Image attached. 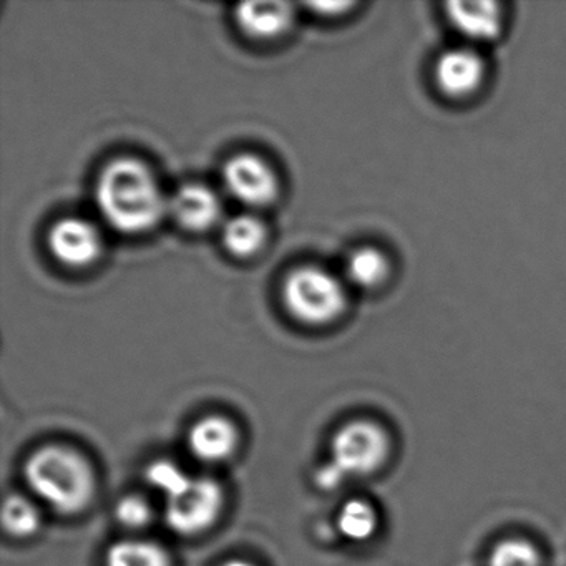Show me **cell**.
<instances>
[{
    "label": "cell",
    "mask_w": 566,
    "mask_h": 566,
    "mask_svg": "<svg viewBox=\"0 0 566 566\" xmlns=\"http://www.w3.org/2000/svg\"><path fill=\"white\" fill-rule=\"evenodd\" d=\"M95 198L102 217L120 233H145L168 213V198L157 178L134 158H118L104 168Z\"/></svg>",
    "instance_id": "obj_1"
},
{
    "label": "cell",
    "mask_w": 566,
    "mask_h": 566,
    "mask_svg": "<svg viewBox=\"0 0 566 566\" xmlns=\"http://www.w3.org/2000/svg\"><path fill=\"white\" fill-rule=\"evenodd\" d=\"M24 473L32 492L64 515L82 512L94 496L91 463L67 447H42L29 457Z\"/></svg>",
    "instance_id": "obj_2"
},
{
    "label": "cell",
    "mask_w": 566,
    "mask_h": 566,
    "mask_svg": "<svg viewBox=\"0 0 566 566\" xmlns=\"http://www.w3.org/2000/svg\"><path fill=\"white\" fill-rule=\"evenodd\" d=\"M283 301L291 316L301 323L323 326L346 311L347 291L343 281L329 271L306 266L286 277Z\"/></svg>",
    "instance_id": "obj_3"
},
{
    "label": "cell",
    "mask_w": 566,
    "mask_h": 566,
    "mask_svg": "<svg viewBox=\"0 0 566 566\" xmlns=\"http://www.w3.org/2000/svg\"><path fill=\"white\" fill-rule=\"evenodd\" d=\"M386 430L369 420H354L337 430L333 440V463L323 475L333 485L339 476H364L377 472L389 457Z\"/></svg>",
    "instance_id": "obj_4"
},
{
    "label": "cell",
    "mask_w": 566,
    "mask_h": 566,
    "mask_svg": "<svg viewBox=\"0 0 566 566\" xmlns=\"http://www.w3.org/2000/svg\"><path fill=\"white\" fill-rule=\"evenodd\" d=\"M223 509V492L214 480L190 476L180 489L165 496V520L180 535H198L217 522Z\"/></svg>",
    "instance_id": "obj_5"
},
{
    "label": "cell",
    "mask_w": 566,
    "mask_h": 566,
    "mask_svg": "<svg viewBox=\"0 0 566 566\" xmlns=\"http://www.w3.org/2000/svg\"><path fill=\"white\" fill-rule=\"evenodd\" d=\"M432 77L442 97L452 102L469 101L485 87L489 62L475 45H455L437 57Z\"/></svg>",
    "instance_id": "obj_6"
},
{
    "label": "cell",
    "mask_w": 566,
    "mask_h": 566,
    "mask_svg": "<svg viewBox=\"0 0 566 566\" xmlns=\"http://www.w3.org/2000/svg\"><path fill=\"white\" fill-rule=\"evenodd\" d=\"M223 180L231 197L248 207H266L277 195L273 168L256 155L241 154L231 158L224 165Z\"/></svg>",
    "instance_id": "obj_7"
},
{
    "label": "cell",
    "mask_w": 566,
    "mask_h": 566,
    "mask_svg": "<svg viewBox=\"0 0 566 566\" xmlns=\"http://www.w3.org/2000/svg\"><path fill=\"white\" fill-rule=\"evenodd\" d=\"M49 250L55 260L72 268L95 263L102 254V234L84 218H64L49 231Z\"/></svg>",
    "instance_id": "obj_8"
},
{
    "label": "cell",
    "mask_w": 566,
    "mask_h": 566,
    "mask_svg": "<svg viewBox=\"0 0 566 566\" xmlns=\"http://www.w3.org/2000/svg\"><path fill=\"white\" fill-rule=\"evenodd\" d=\"M446 14L453 31L475 48L499 41L505 31V8L499 2H450Z\"/></svg>",
    "instance_id": "obj_9"
},
{
    "label": "cell",
    "mask_w": 566,
    "mask_h": 566,
    "mask_svg": "<svg viewBox=\"0 0 566 566\" xmlns=\"http://www.w3.org/2000/svg\"><path fill=\"white\" fill-rule=\"evenodd\" d=\"M168 213L185 230L201 233L220 221L221 201L205 185H185L168 200Z\"/></svg>",
    "instance_id": "obj_10"
},
{
    "label": "cell",
    "mask_w": 566,
    "mask_h": 566,
    "mask_svg": "<svg viewBox=\"0 0 566 566\" xmlns=\"http://www.w3.org/2000/svg\"><path fill=\"white\" fill-rule=\"evenodd\" d=\"M188 446L191 453L203 462H223L237 450L238 432L224 417H205L191 427Z\"/></svg>",
    "instance_id": "obj_11"
},
{
    "label": "cell",
    "mask_w": 566,
    "mask_h": 566,
    "mask_svg": "<svg viewBox=\"0 0 566 566\" xmlns=\"http://www.w3.org/2000/svg\"><path fill=\"white\" fill-rule=\"evenodd\" d=\"M293 19V8L286 2H247L237 8L238 25L254 39L281 38L290 31Z\"/></svg>",
    "instance_id": "obj_12"
},
{
    "label": "cell",
    "mask_w": 566,
    "mask_h": 566,
    "mask_svg": "<svg viewBox=\"0 0 566 566\" xmlns=\"http://www.w3.org/2000/svg\"><path fill=\"white\" fill-rule=\"evenodd\" d=\"M347 283L359 290L374 291L386 284L392 274V261L386 251L376 247H360L347 256Z\"/></svg>",
    "instance_id": "obj_13"
},
{
    "label": "cell",
    "mask_w": 566,
    "mask_h": 566,
    "mask_svg": "<svg viewBox=\"0 0 566 566\" xmlns=\"http://www.w3.org/2000/svg\"><path fill=\"white\" fill-rule=\"evenodd\" d=\"M266 228L253 214L231 218L223 227V244L234 256H251L263 247Z\"/></svg>",
    "instance_id": "obj_14"
},
{
    "label": "cell",
    "mask_w": 566,
    "mask_h": 566,
    "mask_svg": "<svg viewBox=\"0 0 566 566\" xmlns=\"http://www.w3.org/2000/svg\"><path fill=\"white\" fill-rule=\"evenodd\" d=\"M107 566H171L161 546L145 539H124L107 553Z\"/></svg>",
    "instance_id": "obj_15"
},
{
    "label": "cell",
    "mask_w": 566,
    "mask_h": 566,
    "mask_svg": "<svg viewBox=\"0 0 566 566\" xmlns=\"http://www.w3.org/2000/svg\"><path fill=\"white\" fill-rule=\"evenodd\" d=\"M379 526L376 509L364 500H349L344 503L337 515V528L340 535L350 542H366L373 538Z\"/></svg>",
    "instance_id": "obj_16"
},
{
    "label": "cell",
    "mask_w": 566,
    "mask_h": 566,
    "mask_svg": "<svg viewBox=\"0 0 566 566\" xmlns=\"http://www.w3.org/2000/svg\"><path fill=\"white\" fill-rule=\"evenodd\" d=\"M2 522L11 535L24 538V536H31L38 532L41 516H39L34 503L29 502L24 496L12 495L6 500Z\"/></svg>",
    "instance_id": "obj_17"
},
{
    "label": "cell",
    "mask_w": 566,
    "mask_h": 566,
    "mask_svg": "<svg viewBox=\"0 0 566 566\" xmlns=\"http://www.w3.org/2000/svg\"><path fill=\"white\" fill-rule=\"evenodd\" d=\"M489 566H542V556L526 539L509 538L496 543Z\"/></svg>",
    "instance_id": "obj_18"
},
{
    "label": "cell",
    "mask_w": 566,
    "mask_h": 566,
    "mask_svg": "<svg viewBox=\"0 0 566 566\" xmlns=\"http://www.w3.org/2000/svg\"><path fill=\"white\" fill-rule=\"evenodd\" d=\"M147 479L151 486L158 490L161 495H170L175 490L180 489L190 475L185 473L177 463L168 462V460H158L151 463L147 470Z\"/></svg>",
    "instance_id": "obj_19"
},
{
    "label": "cell",
    "mask_w": 566,
    "mask_h": 566,
    "mask_svg": "<svg viewBox=\"0 0 566 566\" xmlns=\"http://www.w3.org/2000/svg\"><path fill=\"white\" fill-rule=\"evenodd\" d=\"M115 516L122 525L127 528H144L145 525L151 522V506L147 500L142 496L130 495L122 499L115 506Z\"/></svg>",
    "instance_id": "obj_20"
},
{
    "label": "cell",
    "mask_w": 566,
    "mask_h": 566,
    "mask_svg": "<svg viewBox=\"0 0 566 566\" xmlns=\"http://www.w3.org/2000/svg\"><path fill=\"white\" fill-rule=\"evenodd\" d=\"M223 566H254L248 562H241V559H233V562H228L227 565Z\"/></svg>",
    "instance_id": "obj_21"
}]
</instances>
